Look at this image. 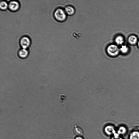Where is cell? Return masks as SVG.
Segmentation results:
<instances>
[{
    "instance_id": "1",
    "label": "cell",
    "mask_w": 139,
    "mask_h": 139,
    "mask_svg": "<svg viewBox=\"0 0 139 139\" xmlns=\"http://www.w3.org/2000/svg\"><path fill=\"white\" fill-rule=\"evenodd\" d=\"M55 19L59 22H63L67 18L66 14L62 9L59 8L55 10L54 14Z\"/></svg>"
},
{
    "instance_id": "2",
    "label": "cell",
    "mask_w": 139,
    "mask_h": 139,
    "mask_svg": "<svg viewBox=\"0 0 139 139\" xmlns=\"http://www.w3.org/2000/svg\"><path fill=\"white\" fill-rule=\"evenodd\" d=\"M107 51V53L110 56L114 57L116 56L119 54V50L116 45L112 44L108 47Z\"/></svg>"
},
{
    "instance_id": "3",
    "label": "cell",
    "mask_w": 139,
    "mask_h": 139,
    "mask_svg": "<svg viewBox=\"0 0 139 139\" xmlns=\"http://www.w3.org/2000/svg\"><path fill=\"white\" fill-rule=\"evenodd\" d=\"M30 40L29 38L27 37H23L20 40V44L22 48L27 49L30 46Z\"/></svg>"
},
{
    "instance_id": "4",
    "label": "cell",
    "mask_w": 139,
    "mask_h": 139,
    "mask_svg": "<svg viewBox=\"0 0 139 139\" xmlns=\"http://www.w3.org/2000/svg\"><path fill=\"white\" fill-rule=\"evenodd\" d=\"M19 3L15 1L10 2L8 5L9 9L12 11H17L19 8Z\"/></svg>"
},
{
    "instance_id": "5",
    "label": "cell",
    "mask_w": 139,
    "mask_h": 139,
    "mask_svg": "<svg viewBox=\"0 0 139 139\" xmlns=\"http://www.w3.org/2000/svg\"><path fill=\"white\" fill-rule=\"evenodd\" d=\"M104 131L106 134L109 135L114 134L116 133L114 127L111 125H109L105 127Z\"/></svg>"
},
{
    "instance_id": "6",
    "label": "cell",
    "mask_w": 139,
    "mask_h": 139,
    "mask_svg": "<svg viewBox=\"0 0 139 139\" xmlns=\"http://www.w3.org/2000/svg\"><path fill=\"white\" fill-rule=\"evenodd\" d=\"M74 134L78 136H82L83 134L82 128L77 125H75L73 129Z\"/></svg>"
},
{
    "instance_id": "7",
    "label": "cell",
    "mask_w": 139,
    "mask_h": 139,
    "mask_svg": "<svg viewBox=\"0 0 139 139\" xmlns=\"http://www.w3.org/2000/svg\"><path fill=\"white\" fill-rule=\"evenodd\" d=\"M18 54L20 58L25 59L28 56L29 52L26 49L22 48L19 51Z\"/></svg>"
},
{
    "instance_id": "8",
    "label": "cell",
    "mask_w": 139,
    "mask_h": 139,
    "mask_svg": "<svg viewBox=\"0 0 139 139\" xmlns=\"http://www.w3.org/2000/svg\"><path fill=\"white\" fill-rule=\"evenodd\" d=\"M65 12L66 14L69 15H73L75 12L74 8L71 6H68L65 8Z\"/></svg>"
},
{
    "instance_id": "9",
    "label": "cell",
    "mask_w": 139,
    "mask_h": 139,
    "mask_svg": "<svg viewBox=\"0 0 139 139\" xmlns=\"http://www.w3.org/2000/svg\"><path fill=\"white\" fill-rule=\"evenodd\" d=\"M130 139H139V132L134 131L130 135Z\"/></svg>"
},
{
    "instance_id": "10",
    "label": "cell",
    "mask_w": 139,
    "mask_h": 139,
    "mask_svg": "<svg viewBox=\"0 0 139 139\" xmlns=\"http://www.w3.org/2000/svg\"><path fill=\"white\" fill-rule=\"evenodd\" d=\"M8 7V5L6 2L4 1L1 2L0 3V8L3 10H6Z\"/></svg>"
},
{
    "instance_id": "11",
    "label": "cell",
    "mask_w": 139,
    "mask_h": 139,
    "mask_svg": "<svg viewBox=\"0 0 139 139\" xmlns=\"http://www.w3.org/2000/svg\"><path fill=\"white\" fill-rule=\"evenodd\" d=\"M128 40L129 42L131 44H135L137 42V40L136 37L133 36H132L128 38Z\"/></svg>"
},
{
    "instance_id": "12",
    "label": "cell",
    "mask_w": 139,
    "mask_h": 139,
    "mask_svg": "<svg viewBox=\"0 0 139 139\" xmlns=\"http://www.w3.org/2000/svg\"><path fill=\"white\" fill-rule=\"evenodd\" d=\"M123 38L121 36H119L116 38L115 42L117 44L119 45L122 44L124 43Z\"/></svg>"
},
{
    "instance_id": "13",
    "label": "cell",
    "mask_w": 139,
    "mask_h": 139,
    "mask_svg": "<svg viewBox=\"0 0 139 139\" xmlns=\"http://www.w3.org/2000/svg\"><path fill=\"white\" fill-rule=\"evenodd\" d=\"M126 128L122 126L120 127L118 131V133L119 134H124L126 133Z\"/></svg>"
},
{
    "instance_id": "14",
    "label": "cell",
    "mask_w": 139,
    "mask_h": 139,
    "mask_svg": "<svg viewBox=\"0 0 139 139\" xmlns=\"http://www.w3.org/2000/svg\"><path fill=\"white\" fill-rule=\"evenodd\" d=\"M120 50L123 53H126L128 51V48L125 45H124L122 46Z\"/></svg>"
},
{
    "instance_id": "15",
    "label": "cell",
    "mask_w": 139,
    "mask_h": 139,
    "mask_svg": "<svg viewBox=\"0 0 139 139\" xmlns=\"http://www.w3.org/2000/svg\"><path fill=\"white\" fill-rule=\"evenodd\" d=\"M111 139H123L119 137V134L118 133H115L114 134V136Z\"/></svg>"
},
{
    "instance_id": "16",
    "label": "cell",
    "mask_w": 139,
    "mask_h": 139,
    "mask_svg": "<svg viewBox=\"0 0 139 139\" xmlns=\"http://www.w3.org/2000/svg\"><path fill=\"white\" fill-rule=\"evenodd\" d=\"M75 139H84L82 136H77Z\"/></svg>"
},
{
    "instance_id": "17",
    "label": "cell",
    "mask_w": 139,
    "mask_h": 139,
    "mask_svg": "<svg viewBox=\"0 0 139 139\" xmlns=\"http://www.w3.org/2000/svg\"><path fill=\"white\" fill-rule=\"evenodd\" d=\"M138 46L139 47V41H138Z\"/></svg>"
}]
</instances>
